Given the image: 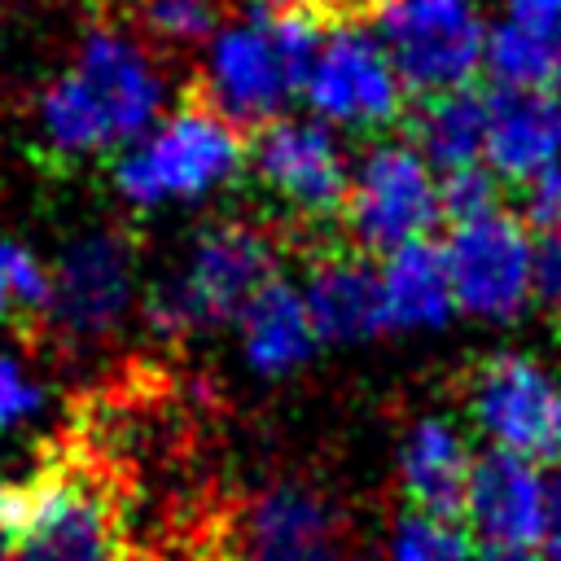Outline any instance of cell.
<instances>
[{
	"instance_id": "cell-26",
	"label": "cell",
	"mask_w": 561,
	"mask_h": 561,
	"mask_svg": "<svg viewBox=\"0 0 561 561\" xmlns=\"http://www.w3.org/2000/svg\"><path fill=\"white\" fill-rule=\"evenodd\" d=\"M522 224L535 232H561V162L522 184Z\"/></svg>"
},
{
	"instance_id": "cell-4",
	"label": "cell",
	"mask_w": 561,
	"mask_h": 561,
	"mask_svg": "<svg viewBox=\"0 0 561 561\" xmlns=\"http://www.w3.org/2000/svg\"><path fill=\"white\" fill-rule=\"evenodd\" d=\"M280 276V245L254 219L206 224L184 259L149 289L145 320L162 337L206 333L237 320L250 298Z\"/></svg>"
},
{
	"instance_id": "cell-27",
	"label": "cell",
	"mask_w": 561,
	"mask_h": 561,
	"mask_svg": "<svg viewBox=\"0 0 561 561\" xmlns=\"http://www.w3.org/2000/svg\"><path fill=\"white\" fill-rule=\"evenodd\" d=\"M504 22L561 48V0H504Z\"/></svg>"
},
{
	"instance_id": "cell-29",
	"label": "cell",
	"mask_w": 561,
	"mask_h": 561,
	"mask_svg": "<svg viewBox=\"0 0 561 561\" xmlns=\"http://www.w3.org/2000/svg\"><path fill=\"white\" fill-rule=\"evenodd\" d=\"M543 543L561 561V469L548 473V508H543Z\"/></svg>"
},
{
	"instance_id": "cell-11",
	"label": "cell",
	"mask_w": 561,
	"mask_h": 561,
	"mask_svg": "<svg viewBox=\"0 0 561 561\" xmlns=\"http://www.w3.org/2000/svg\"><path fill=\"white\" fill-rule=\"evenodd\" d=\"M48 272H53V298L44 329L61 346L83 351L105 342L131 311L140 280V250L123 228H92L75 237Z\"/></svg>"
},
{
	"instance_id": "cell-31",
	"label": "cell",
	"mask_w": 561,
	"mask_h": 561,
	"mask_svg": "<svg viewBox=\"0 0 561 561\" xmlns=\"http://www.w3.org/2000/svg\"><path fill=\"white\" fill-rule=\"evenodd\" d=\"M254 9H302V0H245Z\"/></svg>"
},
{
	"instance_id": "cell-24",
	"label": "cell",
	"mask_w": 561,
	"mask_h": 561,
	"mask_svg": "<svg viewBox=\"0 0 561 561\" xmlns=\"http://www.w3.org/2000/svg\"><path fill=\"white\" fill-rule=\"evenodd\" d=\"M495 175L482 167H465L456 175H443V215L451 219H469L482 210H495Z\"/></svg>"
},
{
	"instance_id": "cell-2",
	"label": "cell",
	"mask_w": 561,
	"mask_h": 561,
	"mask_svg": "<svg viewBox=\"0 0 561 561\" xmlns=\"http://www.w3.org/2000/svg\"><path fill=\"white\" fill-rule=\"evenodd\" d=\"M171 101V75L145 35L92 22L35 101L39 145L57 162H92L145 136Z\"/></svg>"
},
{
	"instance_id": "cell-1",
	"label": "cell",
	"mask_w": 561,
	"mask_h": 561,
	"mask_svg": "<svg viewBox=\"0 0 561 561\" xmlns=\"http://www.w3.org/2000/svg\"><path fill=\"white\" fill-rule=\"evenodd\" d=\"M4 561H158L136 530L131 469L83 430L53 438L26 478H0Z\"/></svg>"
},
{
	"instance_id": "cell-6",
	"label": "cell",
	"mask_w": 561,
	"mask_h": 561,
	"mask_svg": "<svg viewBox=\"0 0 561 561\" xmlns=\"http://www.w3.org/2000/svg\"><path fill=\"white\" fill-rule=\"evenodd\" d=\"M197 561H346L337 508L302 486L276 482L228 513H215L197 539Z\"/></svg>"
},
{
	"instance_id": "cell-3",
	"label": "cell",
	"mask_w": 561,
	"mask_h": 561,
	"mask_svg": "<svg viewBox=\"0 0 561 561\" xmlns=\"http://www.w3.org/2000/svg\"><path fill=\"white\" fill-rule=\"evenodd\" d=\"M320 22L302 9H250L202 44L206 105L232 127H267L302 96Z\"/></svg>"
},
{
	"instance_id": "cell-13",
	"label": "cell",
	"mask_w": 561,
	"mask_h": 561,
	"mask_svg": "<svg viewBox=\"0 0 561 561\" xmlns=\"http://www.w3.org/2000/svg\"><path fill=\"white\" fill-rule=\"evenodd\" d=\"M456 311L473 320H517L530 307V259L535 237L508 210H482L451 219L447 241L438 245Z\"/></svg>"
},
{
	"instance_id": "cell-25",
	"label": "cell",
	"mask_w": 561,
	"mask_h": 561,
	"mask_svg": "<svg viewBox=\"0 0 561 561\" xmlns=\"http://www.w3.org/2000/svg\"><path fill=\"white\" fill-rule=\"evenodd\" d=\"M530 307L552 316L561 324V232H539L535 237V259H530Z\"/></svg>"
},
{
	"instance_id": "cell-10",
	"label": "cell",
	"mask_w": 561,
	"mask_h": 561,
	"mask_svg": "<svg viewBox=\"0 0 561 561\" xmlns=\"http://www.w3.org/2000/svg\"><path fill=\"white\" fill-rule=\"evenodd\" d=\"M302 101L311 118L329 123L333 131H386L390 123H399L408 88L373 26L342 18L333 26H320L316 53L302 75Z\"/></svg>"
},
{
	"instance_id": "cell-20",
	"label": "cell",
	"mask_w": 561,
	"mask_h": 561,
	"mask_svg": "<svg viewBox=\"0 0 561 561\" xmlns=\"http://www.w3.org/2000/svg\"><path fill=\"white\" fill-rule=\"evenodd\" d=\"M482 140H486V96H478L473 88L425 96L412 123V145L438 175L482 167Z\"/></svg>"
},
{
	"instance_id": "cell-5",
	"label": "cell",
	"mask_w": 561,
	"mask_h": 561,
	"mask_svg": "<svg viewBox=\"0 0 561 561\" xmlns=\"http://www.w3.org/2000/svg\"><path fill=\"white\" fill-rule=\"evenodd\" d=\"M245 171L241 131L210 105L167 110L145 136L114 153V193L136 210L188 206L224 193Z\"/></svg>"
},
{
	"instance_id": "cell-7",
	"label": "cell",
	"mask_w": 561,
	"mask_h": 561,
	"mask_svg": "<svg viewBox=\"0 0 561 561\" xmlns=\"http://www.w3.org/2000/svg\"><path fill=\"white\" fill-rule=\"evenodd\" d=\"M373 35L416 96L469 88L486 57L482 0H373Z\"/></svg>"
},
{
	"instance_id": "cell-28",
	"label": "cell",
	"mask_w": 561,
	"mask_h": 561,
	"mask_svg": "<svg viewBox=\"0 0 561 561\" xmlns=\"http://www.w3.org/2000/svg\"><path fill=\"white\" fill-rule=\"evenodd\" d=\"M35 386L22 377V368L9 359V355H0V430H9L13 421H22L31 408H35Z\"/></svg>"
},
{
	"instance_id": "cell-17",
	"label": "cell",
	"mask_w": 561,
	"mask_h": 561,
	"mask_svg": "<svg viewBox=\"0 0 561 561\" xmlns=\"http://www.w3.org/2000/svg\"><path fill=\"white\" fill-rule=\"evenodd\" d=\"M473 473V451L465 434L443 416H421L399 443V486L408 508L460 517L465 486Z\"/></svg>"
},
{
	"instance_id": "cell-18",
	"label": "cell",
	"mask_w": 561,
	"mask_h": 561,
	"mask_svg": "<svg viewBox=\"0 0 561 561\" xmlns=\"http://www.w3.org/2000/svg\"><path fill=\"white\" fill-rule=\"evenodd\" d=\"M377 285H381V329L386 333H434L456 311L443 254L430 241H412L403 250L381 254Z\"/></svg>"
},
{
	"instance_id": "cell-15",
	"label": "cell",
	"mask_w": 561,
	"mask_h": 561,
	"mask_svg": "<svg viewBox=\"0 0 561 561\" xmlns=\"http://www.w3.org/2000/svg\"><path fill=\"white\" fill-rule=\"evenodd\" d=\"M482 162L495 180L526 184L561 162V88H495L486 96Z\"/></svg>"
},
{
	"instance_id": "cell-19",
	"label": "cell",
	"mask_w": 561,
	"mask_h": 561,
	"mask_svg": "<svg viewBox=\"0 0 561 561\" xmlns=\"http://www.w3.org/2000/svg\"><path fill=\"white\" fill-rule=\"evenodd\" d=\"M237 324H241L245 359L259 373H289V368L307 364L311 351L320 346V333L311 324L302 289L280 276L250 298V307L237 316Z\"/></svg>"
},
{
	"instance_id": "cell-9",
	"label": "cell",
	"mask_w": 561,
	"mask_h": 561,
	"mask_svg": "<svg viewBox=\"0 0 561 561\" xmlns=\"http://www.w3.org/2000/svg\"><path fill=\"white\" fill-rule=\"evenodd\" d=\"M465 412L491 451L561 465V377L522 351L486 355L465 377Z\"/></svg>"
},
{
	"instance_id": "cell-16",
	"label": "cell",
	"mask_w": 561,
	"mask_h": 561,
	"mask_svg": "<svg viewBox=\"0 0 561 561\" xmlns=\"http://www.w3.org/2000/svg\"><path fill=\"white\" fill-rule=\"evenodd\" d=\"M302 298L320 342H359L381 329V285L368 254L355 250H324L311 259Z\"/></svg>"
},
{
	"instance_id": "cell-21",
	"label": "cell",
	"mask_w": 561,
	"mask_h": 561,
	"mask_svg": "<svg viewBox=\"0 0 561 561\" xmlns=\"http://www.w3.org/2000/svg\"><path fill=\"white\" fill-rule=\"evenodd\" d=\"M53 272L18 241L0 237V324L22 337H35L48 324Z\"/></svg>"
},
{
	"instance_id": "cell-23",
	"label": "cell",
	"mask_w": 561,
	"mask_h": 561,
	"mask_svg": "<svg viewBox=\"0 0 561 561\" xmlns=\"http://www.w3.org/2000/svg\"><path fill=\"white\" fill-rule=\"evenodd\" d=\"M140 31L162 48H202L219 31V0H140Z\"/></svg>"
},
{
	"instance_id": "cell-30",
	"label": "cell",
	"mask_w": 561,
	"mask_h": 561,
	"mask_svg": "<svg viewBox=\"0 0 561 561\" xmlns=\"http://www.w3.org/2000/svg\"><path fill=\"white\" fill-rule=\"evenodd\" d=\"M473 561H543L535 548H482L473 552Z\"/></svg>"
},
{
	"instance_id": "cell-12",
	"label": "cell",
	"mask_w": 561,
	"mask_h": 561,
	"mask_svg": "<svg viewBox=\"0 0 561 561\" xmlns=\"http://www.w3.org/2000/svg\"><path fill=\"white\" fill-rule=\"evenodd\" d=\"M245 167L289 219L324 224L342 215L351 158L342 149V136L329 123L311 114L272 118L267 127H259L254 145L245 149Z\"/></svg>"
},
{
	"instance_id": "cell-22",
	"label": "cell",
	"mask_w": 561,
	"mask_h": 561,
	"mask_svg": "<svg viewBox=\"0 0 561 561\" xmlns=\"http://www.w3.org/2000/svg\"><path fill=\"white\" fill-rule=\"evenodd\" d=\"M473 539L460 517L425 513V508H403L390 522L386 535V557L390 561H473Z\"/></svg>"
},
{
	"instance_id": "cell-8",
	"label": "cell",
	"mask_w": 561,
	"mask_h": 561,
	"mask_svg": "<svg viewBox=\"0 0 561 561\" xmlns=\"http://www.w3.org/2000/svg\"><path fill=\"white\" fill-rule=\"evenodd\" d=\"M342 219L359 254H390L430 241L443 219V175L412 140H373L351 162Z\"/></svg>"
},
{
	"instance_id": "cell-14",
	"label": "cell",
	"mask_w": 561,
	"mask_h": 561,
	"mask_svg": "<svg viewBox=\"0 0 561 561\" xmlns=\"http://www.w3.org/2000/svg\"><path fill=\"white\" fill-rule=\"evenodd\" d=\"M548 473L508 451L473 456L460 517L486 548H535L543 543Z\"/></svg>"
},
{
	"instance_id": "cell-32",
	"label": "cell",
	"mask_w": 561,
	"mask_h": 561,
	"mask_svg": "<svg viewBox=\"0 0 561 561\" xmlns=\"http://www.w3.org/2000/svg\"><path fill=\"white\" fill-rule=\"evenodd\" d=\"M0 561H4V557H0Z\"/></svg>"
}]
</instances>
